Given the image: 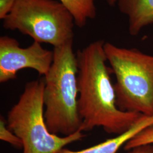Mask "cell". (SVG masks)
<instances>
[{
  "mask_svg": "<svg viewBox=\"0 0 153 153\" xmlns=\"http://www.w3.org/2000/svg\"><path fill=\"white\" fill-rule=\"evenodd\" d=\"M104 43L97 40L76 52L78 111L82 131L101 127L107 133L117 136L129 130L144 115L117 107Z\"/></svg>",
  "mask_w": 153,
  "mask_h": 153,
  "instance_id": "obj_1",
  "label": "cell"
},
{
  "mask_svg": "<svg viewBox=\"0 0 153 153\" xmlns=\"http://www.w3.org/2000/svg\"><path fill=\"white\" fill-rule=\"evenodd\" d=\"M73 43V40L54 47L52 65L44 76L45 120L49 131L59 136H68L81 131L78 64Z\"/></svg>",
  "mask_w": 153,
  "mask_h": 153,
  "instance_id": "obj_2",
  "label": "cell"
},
{
  "mask_svg": "<svg viewBox=\"0 0 153 153\" xmlns=\"http://www.w3.org/2000/svg\"><path fill=\"white\" fill-rule=\"evenodd\" d=\"M114 84L117 107L122 111L153 116V55L136 48L104 45Z\"/></svg>",
  "mask_w": 153,
  "mask_h": 153,
  "instance_id": "obj_3",
  "label": "cell"
},
{
  "mask_svg": "<svg viewBox=\"0 0 153 153\" xmlns=\"http://www.w3.org/2000/svg\"><path fill=\"white\" fill-rule=\"evenodd\" d=\"M44 81L25 85L16 104L9 111L6 124L23 142V153H57L86 136L81 131L61 137L49 131L44 117Z\"/></svg>",
  "mask_w": 153,
  "mask_h": 153,
  "instance_id": "obj_4",
  "label": "cell"
},
{
  "mask_svg": "<svg viewBox=\"0 0 153 153\" xmlns=\"http://www.w3.org/2000/svg\"><path fill=\"white\" fill-rule=\"evenodd\" d=\"M75 22L71 13L56 0H16L3 20V27L17 30L33 41L54 47L73 40Z\"/></svg>",
  "mask_w": 153,
  "mask_h": 153,
  "instance_id": "obj_5",
  "label": "cell"
},
{
  "mask_svg": "<svg viewBox=\"0 0 153 153\" xmlns=\"http://www.w3.org/2000/svg\"><path fill=\"white\" fill-rule=\"evenodd\" d=\"M53 60V51L44 48L33 41L27 48H22L16 39L8 36L0 37V82L16 78L17 73L32 69L39 75H47Z\"/></svg>",
  "mask_w": 153,
  "mask_h": 153,
  "instance_id": "obj_6",
  "label": "cell"
},
{
  "mask_svg": "<svg viewBox=\"0 0 153 153\" xmlns=\"http://www.w3.org/2000/svg\"><path fill=\"white\" fill-rule=\"evenodd\" d=\"M119 10L128 18L129 33L137 35L153 24V0H117Z\"/></svg>",
  "mask_w": 153,
  "mask_h": 153,
  "instance_id": "obj_7",
  "label": "cell"
},
{
  "mask_svg": "<svg viewBox=\"0 0 153 153\" xmlns=\"http://www.w3.org/2000/svg\"><path fill=\"white\" fill-rule=\"evenodd\" d=\"M152 125H153V116H143L129 130L121 134L87 149L76 151L63 148L57 153H117L132 137Z\"/></svg>",
  "mask_w": 153,
  "mask_h": 153,
  "instance_id": "obj_8",
  "label": "cell"
},
{
  "mask_svg": "<svg viewBox=\"0 0 153 153\" xmlns=\"http://www.w3.org/2000/svg\"><path fill=\"white\" fill-rule=\"evenodd\" d=\"M64 4L74 17L75 25L83 27L88 20L97 15L95 0H58Z\"/></svg>",
  "mask_w": 153,
  "mask_h": 153,
  "instance_id": "obj_9",
  "label": "cell"
},
{
  "mask_svg": "<svg viewBox=\"0 0 153 153\" xmlns=\"http://www.w3.org/2000/svg\"><path fill=\"white\" fill-rule=\"evenodd\" d=\"M148 144H153V125L146 128L132 137L125 144L124 149L128 151L133 148Z\"/></svg>",
  "mask_w": 153,
  "mask_h": 153,
  "instance_id": "obj_10",
  "label": "cell"
},
{
  "mask_svg": "<svg viewBox=\"0 0 153 153\" xmlns=\"http://www.w3.org/2000/svg\"><path fill=\"white\" fill-rule=\"evenodd\" d=\"M0 139L18 149L23 148L22 140L7 127L6 120L1 116L0 118Z\"/></svg>",
  "mask_w": 153,
  "mask_h": 153,
  "instance_id": "obj_11",
  "label": "cell"
},
{
  "mask_svg": "<svg viewBox=\"0 0 153 153\" xmlns=\"http://www.w3.org/2000/svg\"><path fill=\"white\" fill-rule=\"evenodd\" d=\"M16 0H0V19L2 21L11 11Z\"/></svg>",
  "mask_w": 153,
  "mask_h": 153,
  "instance_id": "obj_12",
  "label": "cell"
},
{
  "mask_svg": "<svg viewBox=\"0 0 153 153\" xmlns=\"http://www.w3.org/2000/svg\"><path fill=\"white\" fill-rule=\"evenodd\" d=\"M126 152V153H153V144L141 145Z\"/></svg>",
  "mask_w": 153,
  "mask_h": 153,
  "instance_id": "obj_13",
  "label": "cell"
},
{
  "mask_svg": "<svg viewBox=\"0 0 153 153\" xmlns=\"http://www.w3.org/2000/svg\"><path fill=\"white\" fill-rule=\"evenodd\" d=\"M108 4L111 6H114L117 2V0H105Z\"/></svg>",
  "mask_w": 153,
  "mask_h": 153,
  "instance_id": "obj_14",
  "label": "cell"
}]
</instances>
